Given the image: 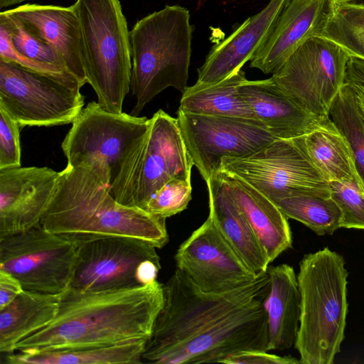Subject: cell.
I'll list each match as a JSON object with an SVG mask.
<instances>
[{
	"instance_id": "obj_3",
	"label": "cell",
	"mask_w": 364,
	"mask_h": 364,
	"mask_svg": "<svg viewBox=\"0 0 364 364\" xmlns=\"http://www.w3.org/2000/svg\"><path fill=\"white\" fill-rule=\"evenodd\" d=\"M41 225L58 234L117 235L145 240L156 248L168 242L166 218L119 203L110 186L83 166L66 167Z\"/></svg>"
},
{
	"instance_id": "obj_28",
	"label": "cell",
	"mask_w": 364,
	"mask_h": 364,
	"mask_svg": "<svg viewBox=\"0 0 364 364\" xmlns=\"http://www.w3.org/2000/svg\"><path fill=\"white\" fill-rule=\"evenodd\" d=\"M316 36L327 38L350 55L364 59V2L328 0L326 18Z\"/></svg>"
},
{
	"instance_id": "obj_7",
	"label": "cell",
	"mask_w": 364,
	"mask_h": 364,
	"mask_svg": "<svg viewBox=\"0 0 364 364\" xmlns=\"http://www.w3.org/2000/svg\"><path fill=\"white\" fill-rule=\"evenodd\" d=\"M193 166L177 118L159 109L146 131L124 152L111 194L122 205L144 210L151 195L168 181L191 178Z\"/></svg>"
},
{
	"instance_id": "obj_39",
	"label": "cell",
	"mask_w": 364,
	"mask_h": 364,
	"mask_svg": "<svg viewBox=\"0 0 364 364\" xmlns=\"http://www.w3.org/2000/svg\"><path fill=\"white\" fill-rule=\"evenodd\" d=\"M26 1L29 0H0V9L16 5Z\"/></svg>"
},
{
	"instance_id": "obj_21",
	"label": "cell",
	"mask_w": 364,
	"mask_h": 364,
	"mask_svg": "<svg viewBox=\"0 0 364 364\" xmlns=\"http://www.w3.org/2000/svg\"><path fill=\"white\" fill-rule=\"evenodd\" d=\"M217 174L247 220L270 264L292 246L288 218L273 201L241 178L222 171Z\"/></svg>"
},
{
	"instance_id": "obj_29",
	"label": "cell",
	"mask_w": 364,
	"mask_h": 364,
	"mask_svg": "<svg viewBox=\"0 0 364 364\" xmlns=\"http://www.w3.org/2000/svg\"><path fill=\"white\" fill-rule=\"evenodd\" d=\"M274 203L288 219L304 224L318 235H332L342 228V213L331 196L299 194Z\"/></svg>"
},
{
	"instance_id": "obj_37",
	"label": "cell",
	"mask_w": 364,
	"mask_h": 364,
	"mask_svg": "<svg viewBox=\"0 0 364 364\" xmlns=\"http://www.w3.org/2000/svg\"><path fill=\"white\" fill-rule=\"evenodd\" d=\"M23 291V287L16 278L0 270V309L11 304Z\"/></svg>"
},
{
	"instance_id": "obj_35",
	"label": "cell",
	"mask_w": 364,
	"mask_h": 364,
	"mask_svg": "<svg viewBox=\"0 0 364 364\" xmlns=\"http://www.w3.org/2000/svg\"><path fill=\"white\" fill-rule=\"evenodd\" d=\"M20 127L0 109V169L21 166Z\"/></svg>"
},
{
	"instance_id": "obj_15",
	"label": "cell",
	"mask_w": 364,
	"mask_h": 364,
	"mask_svg": "<svg viewBox=\"0 0 364 364\" xmlns=\"http://www.w3.org/2000/svg\"><path fill=\"white\" fill-rule=\"evenodd\" d=\"M174 260L178 269L200 289L208 293L228 291L258 277L209 216L181 244Z\"/></svg>"
},
{
	"instance_id": "obj_30",
	"label": "cell",
	"mask_w": 364,
	"mask_h": 364,
	"mask_svg": "<svg viewBox=\"0 0 364 364\" xmlns=\"http://www.w3.org/2000/svg\"><path fill=\"white\" fill-rule=\"evenodd\" d=\"M328 117L348 141L364 183V120L350 85L343 83L331 105Z\"/></svg>"
},
{
	"instance_id": "obj_1",
	"label": "cell",
	"mask_w": 364,
	"mask_h": 364,
	"mask_svg": "<svg viewBox=\"0 0 364 364\" xmlns=\"http://www.w3.org/2000/svg\"><path fill=\"white\" fill-rule=\"evenodd\" d=\"M267 272L235 289L208 293L178 269L163 284V304L142 354L161 364L220 363L243 350H268Z\"/></svg>"
},
{
	"instance_id": "obj_27",
	"label": "cell",
	"mask_w": 364,
	"mask_h": 364,
	"mask_svg": "<svg viewBox=\"0 0 364 364\" xmlns=\"http://www.w3.org/2000/svg\"><path fill=\"white\" fill-rule=\"evenodd\" d=\"M246 80L245 73L240 69L218 82L208 84L196 82L182 92L178 109L197 114L255 119L248 103L239 91L240 85Z\"/></svg>"
},
{
	"instance_id": "obj_24",
	"label": "cell",
	"mask_w": 364,
	"mask_h": 364,
	"mask_svg": "<svg viewBox=\"0 0 364 364\" xmlns=\"http://www.w3.org/2000/svg\"><path fill=\"white\" fill-rule=\"evenodd\" d=\"M60 296L23 290L0 309V352L14 353L18 343L48 324L56 315Z\"/></svg>"
},
{
	"instance_id": "obj_23",
	"label": "cell",
	"mask_w": 364,
	"mask_h": 364,
	"mask_svg": "<svg viewBox=\"0 0 364 364\" xmlns=\"http://www.w3.org/2000/svg\"><path fill=\"white\" fill-rule=\"evenodd\" d=\"M270 289L264 306L268 350H284L294 345L300 321L301 294L297 275L287 264L269 267Z\"/></svg>"
},
{
	"instance_id": "obj_10",
	"label": "cell",
	"mask_w": 364,
	"mask_h": 364,
	"mask_svg": "<svg viewBox=\"0 0 364 364\" xmlns=\"http://www.w3.org/2000/svg\"><path fill=\"white\" fill-rule=\"evenodd\" d=\"M150 119L87 104L65 135L61 148L67 165L90 168L111 186L128 147L147 129Z\"/></svg>"
},
{
	"instance_id": "obj_31",
	"label": "cell",
	"mask_w": 364,
	"mask_h": 364,
	"mask_svg": "<svg viewBox=\"0 0 364 364\" xmlns=\"http://www.w3.org/2000/svg\"><path fill=\"white\" fill-rule=\"evenodd\" d=\"M0 25L7 30L13 46L21 54L68 70L60 55L22 21L4 11L0 13Z\"/></svg>"
},
{
	"instance_id": "obj_2",
	"label": "cell",
	"mask_w": 364,
	"mask_h": 364,
	"mask_svg": "<svg viewBox=\"0 0 364 364\" xmlns=\"http://www.w3.org/2000/svg\"><path fill=\"white\" fill-rule=\"evenodd\" d=\"M163 304V284L61 294L54 318L25 338L14 352L41 351L148 340Z\"/></svg>"
},
{
	"instance_id": "obj_36",
	"label": "cell",
	"mask_w": 364,
	"mask_h": 364,
	"mask_svg": "<svg viewBox=\"0 0 364 364\" xmlns=\"http://www.w3.org/2000/svg\"><path fill=\"white\" fill-rule=\"evenodd\" d=\"M225 364H297L299 360L291 356H281L267 350H249L234 353L226 358Z\"/></svg>"
},
{
	"instance_id": "obj_32",
	"label": "cell",
	"mask_w": 364,
	"mask_h": 364,
	"mask_svg": "<svg viewBox=\"0 0 364 364\" xmlns=\"http://www.w3.org/2000/svg\"><path fill=\"white\" fill-rule=\"evenodd\" d=\"M191 193V178H173L151 195L144 210L166 219L187 208L192 198Z\"/></svg>"
},
{
	"instance_id": "obj_38",
	"label": "cell",
	"mask_w": 364,
	"mask_h": 364,
	"mask_svg": "<svg viewBox=\"0 0 364 364\" xmlns=\"http://www.w3.org/2000/svg\"><path fill=\"white\" fill-rule=\"evenodd\" d=\"M344 83L364 93V59L350 55L345 70Z\"/></svg>"
},
{
	"instance_id": "obj_5",
	"label": "cell",
	"mask_w": 364,
	"mask_h": 364,
	"mask_svg": "<svg viewBox=\"0 0 364 364\" xmlns=\"http://www.w3.org/2000/svg\"><path fill=\"white\" fill-rule=\"evenodd\" d=\"M183 6H166L141 18L129 31L130 90L136 103L131 114L139 116L157 95L172 87L187 86L193 27Z\"/></svg>"
},
{
	"instance_id": "obj_26",
	"label": "cell",
	"mask_w": 364,
	"mask_h": 364,
	"mask_svg": "<svg viewBox=\"0 0 364 364\" xmlns=\"http://www.w3.org/2000/svg\"><path fill=\"white\" fill-rule=\"evenodd\" d=\"M294 139L328 182L350 181L363 183L348 141L331 119Z\"/></svg>"
},
{
	"instance_id": "obj_11",
	"label": "cell",
	"mask_w": 364,
	"mask_h": 364,
	"mask_svg": "<svg viewBox=\"0 0 364 364\" xmlns=\"http://www.w3.org/2000/svg\"><path fill=\"white\" fill-rule=\"evenodd\" d=\"M77 258L70 237L41 225L0 240V270L16 278L26 291L63 294L70 287Z\"/></svg>"
},
{
	"instance_id": "obj_20",
	"label": "cell",
	"mask_w": 364,
	"mask_h": 364,
	"mask_svg": "<svg viewBox=\"0 0 364 364\" xmlns=\"http://www.w3.org/2000/svg\"><path fill=\"white\" fill-rule=\"evenodd\" d=\"M25 23L62 58L66 68L84 85L87 82L80 24L73 6L25 4L6 10Z\"/></svg>"
},
{
	"instance_id": "obj_17",
	"label": "cell",
	"mask_w": 364,
	"mask_h": 364,
	"mask_svg": "<svg viewBox=\"0 0 364 364\" xmlns=\"http://www.w3.org/2000/svg\"><path fill=\"white\" fill-rule=\"evenodd\" d=\"M239 91L248 103L255 119L277 139H291L321 127L330 119L318 116L302 106L271 77L247 79Z\"/></svg>"
},
{
	"instance_id": "obj_34",
	"label": "cell",
	"mask_w": 364,
	"mask_h": 364,
	"mask_svg": "<svg viewBox=\"0 0 364 364\" xmlns=\"http://www.w3.org/2000/svg\"><path fill=\"white\" fill-rule=\"evenodd\" d=\"M0 58L15 63L28 70L83 86L80 80L68 70L54 65L30 59L21 54L13 46L7 30L2 25H0Z\"/></svg>"
},
{
	"instance_id": "obj_16",
	"label": "cell",
	"mask_w": 364,
	"mask_h": 364,
	"mask_svg": "<svg viewBox=\"0 0 364 364\" xmlns=\"http://www.w3.org/2000/svg\"><path fill=\"white\" fill-rule=\"evenodd\" d=\"M59 176L46 166L0 169V240L41 225Z\"/></svg>"
},
{
	"instance_id": "obj_9",
	"label": "cell",
	"mask_w": 364,
	"mask_h": 364,
	"mask_svg": "<svg viewBox=\"0 0 364 364\" xmlns=\"http://www.w3.org/2000/svg\"><path fill=\"white\" fill-rule=\"evenodd\" d=\"M81 87L0 58V109L20 129L72 124L84 108Z\"/></svg>"
},
{
	"instance_id": "obj_19",
	"label": "cell",
	"mask_w": 364,
	"mask_h": 364,
	"mask_svg": "<svg viewBox=\"0 0 364 364\" xmlns=\"http://www.w3.org/2000/svg\"><path fill=\"white\" fill-rule=\"evenodd\" d=\"M328 0H289L250 67L273 74L306 41L316 36L326 18Z\"/></svg>"
},
{
	"instance_id": "obj_8",
	"label": "cell",
	"mask_w": 364,
	"mask_h": 364,
	"mask_svg": "<svg viewBox=\"0 0 364 364\" xmlns=\"http://www.w3.org/2000/svg\"><path fill=\"white\" fill-rule=\"evenodd\" d=\"M75 243L77 264L70 287L105 291L131 289L156 281L161 269L157 249L135 237L67 235Z\"/></svg>"
},
{
	"instance_id": "obj_6",
	"label": "cell",
	"mask_w": 364,
	"mask_h": 364,
	"mask_svg": "<svg viewBox=\"0 0 364 364\" xmlns=\"http://www.w3.org/2000/svg\"><path fill=\"white\" fill-rule=\"evenodd\" d=\"M87 80L105 109L122 112L130 91L129 31L119 0H76Z\"/></svg>"
},
{
	"instance_id": "obj_12",
	"label": "cell",
	"mask_w": 364,
	"mask_h": 364,
	"mask_svg": "<svg viewBox=\"0 0 364 364\" xmlns=\"http://www.w3.org/2000/svg\"><path fill=\"white\" fill-rule=\"evenodd\" d=\"M218 171L241 178L273 202L299 194L331 196L328 182L294 139H277L244 157L223 158Z\"/></svg>"
},
{
	"instance_id": "obj_25",
	"label": "cell",
	"mask_w": 364,
	"mask_h": 364,
	"mask_svg": "<svg viewBox=\"0 0 364 364\" xmlns=\"http://www.w3.org/2000/svg\"><path fill=\"white\" fill-rule=\"evenodd\" d=\"M147 340L136 339L109 345L82 346L6 354L9 364H131L141 363Z\"/></svg>"
},
{
	"instance_id": "obj_4",
	"label": "cell",
	"mask_w": 364,
	"mask_h": 364,
	"mask_svg": "<svg viewBox=\"0 0 364 364\" xmlns=\"http://www.w3.org/2000/svg\"><path fill=\"white\" fill-rule=\"evenodd\" d=\"M342 255L326 247L305 255L297 274L301 294L294 346L302 364H332L341 351L348 314V273Z\"/></svg>"
},
{
	"instance_id": "obj_22",
	"label": "cell",
	"mask_w": 364,
	"mask_h": 364,
	"mask_svg": "<svg viewBox=\"0 0 364 364\" xmlns=\"http://www.w3.org/2000/svg\"><path fill=\"white\" fill-rule=\"evenodd\" d=\"M209 215L220 233L257 277L269 263L250 225L217 173L205 181Z\"/></svg>"
},
{
	"instance_id": "obj_14",
	"label": "cell",
	"mask_w": 364,
	"mask_h": 364,
	"mask_svg": "<svg viewBox=\"0 0 364 364\" xmlns=\"http://www.w3.org/2000/svg\"><path fill=\"white\" fill-rule=\"evenodd\" d=\"M350 56L336 43L313 36L299 46L272 77L309 111L328 117L331 105L344 83Z\"/></svg>"
},
{
	"instance_id": "obj_33",
	"label": "cell",
	"mask_w": 364,
	"mask_h": 364,
	"mask_svg": "<svg viewBox=\"0 0 364 364\" xmlns=\"http://www.w3.org/2000/svg\"><path fill=\"white\" fill-rule=\"evenodd\" d=\"M328 183L331 197L342 213V228L364 230V184L350 181Z\"/></svg>"
},
{
	"instance_id": "obj_13",
	"label": "cell",
	"mask_w": 364,
	"mask_h": 364,
	"mask_svg": "<svg viewBox=\"0 0 364 364\" xmlns=\"http://www.w3.org/2000/svg\"><path fill=\"white\" fill-rule=\"evenodd\" d=\"M176 118L190 159L205 181L218 172L223 158L249 156L277 139L252 119L179 109Z\"/></svg>"
},
{
	"instance_id": "obj_18",
	"label": "cell",
	"mask_w": 364,
	"mask_h": 364,
	"mask_svg": "<svg viewBox=\"0 0 364 364\" xmlns=\"http://www.w3.org/2000/svg\"><path fill=\"white\" fill-rule=\"evenodd\" d=\"M288 1L269 0L261 11L247 18L228 37L213 46L198 69L196 82H218L242 69L264 46Z\"/></svg>"
}]
</instances>
